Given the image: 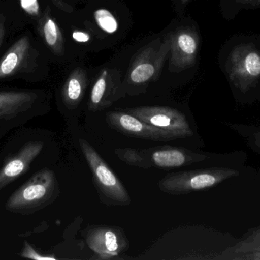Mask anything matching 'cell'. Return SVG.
<instances>
[{"mask_svg": "<svg viewBox=\"0 0 260 260\" xmlns=\"http://www.w3.org/2000/svg\"><path fill=\"white\" fill-rule=\"evenodd\" d=\"M219 65L235 100L260 102V36L235 35L219 53Z\"/></svg>", "mask_w": 260, "mask_h": 260, "instance_id": "6da1fadb", "label": "cell"}, {"mask_svg": "<svg viewBox=\"0 0 260 260\" xmlns=\"http://www.w3.org/2000/svg\"><path fill=\"white\" fill-rule=\"evenodd\" d=\"M59 195V183L54 172L44 168L9 197L6 209L12 213L31 215L50 206Z\"/></svg>", "mask_w": 260, "mask_h": 260, "instance_id": "7a4b0ae2", "label": "cell"}, {"mask_svg": "<svg viewBox=\"0 0 260 260\" xmlns=\"http://www.w3.org/2000/svg\"><path fill=\"white\" fill-rule=\"evenodd\" d=\"M114 154L126 164L145 169L152 167L175 169L205 161L209 157L206 154L186 148L168 145L146 149L117 148L114 150Z\"/></svg>", "mask_w": 260, "mask_h": 260, "instance_id": "3957f363", "label": "cell"}, {"mask_svg": "<svg viewBox=\"0 0 260 260\" xmlns=\"http://www.w3.org/2000/svg\"><path fill=\"white\" fill-rule=\"evenodd\" d=\"M171 34L163 40L150 43L133 59L123 84L125 92L130 95L142 93L151 82H155L161 73L168 53L171 51Z\"/></svg>", "mask_w": 260, "mask_h": 260, "instance_id": "277c9868", "label": "cell"}, {"mask_svg": "<svg viewBox=\"0 0 260 260\" xmlns=\"http://www.w3.org/2000/svg\"><path fill=\"white\" fill-rule=\"evenodd\" d=\"M79 143L92 172L93 182L101 200L109 206H129L131 198L126 187L107 162L85 139H79Z\"/></svg>", "mask_w": 260, "mask_h": 260, "instance_id": "5b68a950", "label": "cell"}, {"mask_svg": "<svg viewBox=\"0 0 260 260\" xmlns=\"http://www.w3.org/2000/svg\"><path fill=\"white\" fill-rule=\"evenodd\" d=\"M232 168L212 167L167 174L159 181L161 192L173 195H186L211 189L225 180L239 176Z\"/></svg>", "mask_w": 260, "mask_h": 260, "instance_id": "8992f818", "label": "cell"}, {"mask_svg": "<svg viewBox=\"0 0 260 260\" xmlns=\"http://www.w3.org/2000/svg\"><path fill=\"white\" fill-rule=\"evenodd\" d=\"M44 101L33 90L0 91V128L9 130L21 126L43 114Z\"/></svg>", "mask_w": 260, "mask_h": 260, "instance_id": "52a82bcc", "label": "cell"}, {"mask_svg": "<svg viewBox=\"0 0 260 260\" xmlns=\"http://www.w3.org/2000/svg\"><path fill=\"white\" fill-rule=\"evenodd\" d=\"M46 143L41 139L27 137L17 151H9L3 157L0 167V190L25 175L41 157Z\"/></svg>", "mask_w": 260, "mask_h": 260, "instance_id": "ba28073f", "label": "cell"}, {"mask_svg": "<svg viewBox=\"0 0 260 260\" xmlns=\"http://www.w3.org/2000/svg\"><path fill=\"white\" fill-rule=\"evenodd\" d=\"M124 111L145 123L175 134L178 138L194 135L186 115L175 108L165 106H139L126 108Z\"/></svg>", "mask_w": 260, "mask_h": 260, "instance_id": "9c48e42d", "label": "cell"}, {"mask_svg": "<svg viewBox=\"0 0 260 260\" xmlns=\"http://www.w3.org/2000/svg\"><path fill=\"white\" fill-rule=\"evenodd\" d=\"M105 120L111 128L128 137L162 142L178 139L175 134L145 123L125 111H109Z\"/></svg>", "mask_w": 260, "mask_h": 260, "instance_id": "30bf717a", "label": "cell"}, {"mask_svg": "<svg viewBox=\"0 0 260 260\" xmlns=\"http://www.w3.org/2000/svg\"><path fill=\"white\" fill-rule=\"evenodd\" d=\"M171 46L170 70L181 72L192 68L197 64L200 38L194 27H183L171 34Z\"/></svg>", "mask_w": 260, "mask_h": 260, "instance_id": "8fae6325", "label": "cell"}, {"mask_svg": "<svg viewBox=\"0 0 260 260\" xmlns=\"http://www.w3.org/2000/svg\"><path fill=\"white\" fill-rule=\"evenodd\" d=\"M85 241L91 250L102 259H111L127 250L129 243L121 228L91 226L86 229Z\"/></svg>", "mask_w": 260, "mask_h": 260, "instance_id": "7c38bea8", "label": "cell"}, {"mask_svg": "<svg viewBox=\"0 0 260 260\" xmlns=\"http://www.w3.org/2000/svg\"><path fill=\"white\" fill-rule=\"evenodd\" d=\"M125 94L120 72L112 69H104L99 73L91 88L88 110L99 111L106 109Z\"/></svg>", "mask_w": 260, "mask_h": 260, "instance_id": "4fadbf2b", "label": "cell"}, {"mask_svg": "<svg viewBox=\"0 0 260 260\" xmlns=\"http://www.w3.org/2000/svg\"><path fill=\"white\" fill-rule=\"evenodd\" d=\"M30 38L23 36L15 41L0 59V80L9 79L22 72L31 56Z\"/></svg>", "mask_w": 260, "mask_h": 260, "instance_id": "5bb4252c", "label": "cell"}, {"mask_svg": "<svg viewBox=\"0 0 260 260\" xmlns=\"http://www.w3.org/2000/svg\"><path fill=\"white\" fill-rule=\"evenodd\" d=\"M37 29L46 45L54 54L59 56L63 54L65 51L63 35L59 24L52 16L49 6L38 18Z\"/></svg>", "mask_w": 260, "mask_h": 260, "instance_id": "9a60e30c", "label": "cell"}, {"mask_svg": "<svg viewBox=\"0 0 260 260\" xmlns=\"http://www.w3.org/2000/svg\"><path fill=\"white\" fill-rule=\"evenodd\" d=\"M88 85L86 72L82 68L72 71L61 90L62 103L69 110L76 109L83 99Z\"/></svg>", "mask_w": 260, "mask_h": 260, "instance_id": "2e32d148", "label": "cell"}, {"mask_svg": "<svg viewBox=\"0 0 260 260\" xmlns=\"http://www.w3.org/2000/svg\"><path fill=\"white\" fill-rule=\"evenodd\" d=\"M259 251L260 226L246 232L236 244L224 250L217 259L232 260L240 255Z\"/></svg>", "mask_w": 260, "mask_h": 260, "instance_id": "e0dca14e", "label": "cell"}, {"mask_svg": "<svg viewBox=\"0 0 260 260\" xmlns=\"http://www.w3.org/2000/svg\"><path fill=\"white\" fill-rule=\"evenodd\" d=\"M228 127L238 133L254 152L260 154V125L230 123Z\"/></svg>", "mask_w": 260, "mask_h": 260, "instance_id": "ac0fdd59", "label": "cell"}, {"mask_svg": "<svg viewBox=\"0 0 260 260\" xmlns=\"http://www.w3.org/2000/svg\"><path fill=\"white\" fill-rule=\"evenodd\" d=\"M220 7L226 20H233L241 11L260 8V0H221Z\"/></svg>", "mask_w": 260, "mask_h": 260, "instance_id": "d6986e66", "label": "cell"}, {"mask_svg": "<svg viewBox=\"0 0 260 260\" xmlns=\"http://www.w3.org/2000/svg\"><path fill=\"white\" fill-rule=\"evenodd\" d=\"M96 20L99 26L109 33L115 32L117 29V23L114 15L105 9H100L95 12Z\"/></svg>", "mask_w": 260, "mask_h": 260, "instance_id": "ffe728a7", "label": "cell"}, {"mask_svg": "<svg viewBox=\"0 0 260 260\" xmlns=\"http://www.w3.org/2000/svg\"><path fill=\"white\" fill-rule=\"evenodd\" d=\"M20 256L27 259L36 260H55L56 259L54 256H44L41 253H38L36 250L28 244L27 241H24V246L23 247L22 251L20 253Z\"/></svg>", "mask_w": 260, "mask_h": 260, "instance_id": "44dd1931", "label": "cell"}, {"mask_svg": "<svg viewBox=\"0 0 260 260\" xmlns=\"http://www.w3.org/2000/svg\"><path fill=\"white\" fill-rule=\"evenodd\" d=\"M23 10L34 17L41 16V8L38 0H20Z\"/></svg>", "mask_w": 260, "mask_h": 260, "instance_id": "7402d4cb", "label": "cell"}, {"mask_svg": "<svg viewBox=\"0 0 260 260\" xmlns=\"http://www.w3.org/2000/svg\"><path fill=\"white\" fill-rule=\"evenodd\" d=\"M56 7L67 13H72L73 12V8L68 3L64 2V0H50Z\"/></svg>", "mask_w": 260, "mask_h": 260, "instance_id": "603a6c76", "label": "cell"}, {"mask_svg": "<svg viewBox=\"0 0 260 260\" xmlns=\"http://www.w3.org/2000/svg\"><path fill=\"white\" fill-rule=\"evenodd\" d=\"M232 260H260V251L240 255L232 258Z\"/></svg>", "mask_w": 260, "mask_h": 260, "instance_id": "cb8c5ba5", "label": "cell"}, {"mask_svg": "<svg viewBox=\"0 0 260 260\" xmlns=\"http://www.w3.org/2000/svg\"><path fill=\"white\" fill-rule=\"evenodd\" d=\"M6 35V24H5V18H0V47L3 44V40Z\"/></svg>", "mask_w": 260, "mask_h": 260, "instance_id": "d4e9b609", "label": "cell"}, {"mask_svg": "<svg viewBox=\"0 0 260 260\" xmlns=\"http://www.w3.org/2000/svg\"><path fill=\"white\" fill-rule=\"evenodd\" d=\"M73 36L76 41H86L88 39V37L87 38V35L85 34L82 33V35H81L79 32H75L73 34Z\"/></svg>", "mask_w": 260, "mask_h": 260, "instance_id": "484cf974", "label": "cell"}, {"mask_svg": "<svg viewBox=\"0 0 260 260\" xmlns=\"http://www.w3.org/2000/svg\"><path fill=\"white\" fill-rule=\"evenodd\" d=\"M8 130L4 129V128H0V133L1 132H7ZM0 137H1V134H0Z\"/></svg>", "mask_w": 260, "mask_h": 260, "instance_id": "4316f807", "label": "cell"}, {"mask_svg": "<svg viewBox=\"0 0 260 260\" xmlns=\"http://www.w3.org/2000/svg\"><path fill=\"white\" fill-rule=\"evenodd\" d=\"M190 1V0H181L182 4L185 5L188 3V2Z\"/></svg>", "mask_w": 260, "mask_h": 260, "instance_id": "83f0119b", "label": "cell"}]
</instances>
